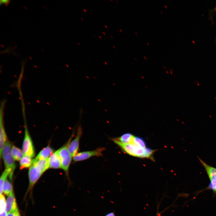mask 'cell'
Segmentation results:
<instances>
[{"label": "cell", "mask_w": 216, "mask_h": 216, "mask_svg": "<svg viewBox=\"0 0 216 216\" xmlns=\"http://www.w3.org/2000/svg\"><path fill=\"white\" fill-rule=\"evenodd\" d=\"M110 37H111V38H112L113 39V37H112V36L110 35Z\"/></svg>", "instance_id": "obj_35"}, {"label": "cell", "mask_w": 216, "mask_h": 216, "mask_svg": "<svg viewBox=\"0 0 216 216\" xmlns=\"http://www.w3.org/2000/svg\"><path fill=\"white\" fill-rule=\"evenodd\" d=\"M215 192H216V191Z\"/></svg>", "instance_id": "obj_42"}, {"label": "cell", "mask_w": 216, "mask_h": 216, "mask_svg": "<svg viewBox=\"0 0 216 216\" xmlns=\"http://www.w3.org/2000/svg\"><path fill=\"white\" fill-rule=\"evenodd\" d=\"M11 169H5L2 173L0 178V195L2 194L3 192V188L4 183L7 180V178L11 173Z\"/></svg>", "instance_id": "obj_17"}, {"label": "cell", "mask_w": 216, "mask_h": 216, "mask_svg": "<svg viewBox=\"0 0 216 216\" xmlns=\"http://www.w3.org/2000/svg\"><path fill=\"white\" fill-rule=\"evenodd\" d=\"M32 164L35 165L43 173L49 168V158L36 161H32Z\"/></svg>", "instance_id": "obj_13"}, {"label": "cell", "mask_w": 216, "mask_h": 216, "mask_svg": "<svg viewBox=\"0 0 216 216\" xmlns=\"http://www.w3.org/2000/svg\"></svg>", "instance_id": "obj_41"}, {"label": "cell", "mask_w": 216, "mask_h": 216, "mask_svg": "<svg viewBox=\"0 0 216 216\" xmlns=\"http://www.w3.org/2000/svg\"><path fill=\"white\" fill-rule=\"evenodd\" d=\"M43 173L35 165L32 164L29 168L28 173L30 188H31L33 187Z\"/></svg>", "instance_id": "obj_8"}, {"label": "cell", "mask_w": 216, "mask_h": 216, "mask_svg": "<svg viewBox=\"0 0 216 216\" xmlns=\"http://www.w3.org/2000/svg\"><path fill=\"white\" fill-rule=\"evenodd\" d=\"M80 19H81V20H82V21L83 20V19L81 17V18H80Z\"/></svg>", "instance_id": "obj_30"}, {"label": "cell", "mask_w": 216, "mask_h": 216, "mask_svg": "<svg viewBox=\"0 0 216 216\" xmlns=\"http://www.w3.org/2000/svg\"><path fill=\"white\" fill-rule=\"evenodd\" d=\"M12 146L11 142L7 140L5 143L2 151L1 157L4 162L5 169H10L11 172L9 175L10 178L11 180L15 169L16 165L11 154Z\"/></svg>", "instance_id": "obj_2"}, {"label": "cell", "mask_w": 216, "mask_h": 216, "mask_svg": "<svg viewBox=\"0 0 216 216\" xmlns=\"http://www.w3.org/2000/svg\"><path fill=\"white\" fill-rule=\"evenodd\" d=\"M0 213H1L6 210V201L3 195H0Z\"/></svg>", "instance_id": "obj_20"}, {"label": "cell", "mask_w": 216, "mask_h": 216, "mask_svg": "<svg viewBox=\"0 0 216 216\" xmlns=\"http://www.w3.org/2000/svg\"><path fill=\"white\" fill-rule=\"evenodd\" d=\"M134 136L132 134L127 133L119 137L113 138L122 143L128 144L133 143Z\"/></svg>", "instance_id": "obj_12"}, {"label": "cell", "mask_w": 216, "mask_h": 216, "mask_svg": "<svg viewBox=\"0 0 216 216\" xmlns=\"http://www.w3.org/2000/svg\"><path fill=\"white\" fill-rule=\"evenodd\" d=\"M99 37L101 39H102V37H101L100 36H99Z\"/></svg>", "instance_id": "obj_32"}, {"label": "cell", "mask_w": 216, "mask_h": 216, "mask_svg": "<svg viewBox=\"0 0 216 216\" xmlns=\"http://www.w3.org/2000/svg\"><path fill=\"white\" fill-rule=\"evenodd\" d=\"M199 159L206 170L210 181L216 178V169L208 165L200 159Z\"/></svg>", "instance_id": "obj_14"}, {"label": "cell", "mask_w": 216, "mask_h": 216, "mask_svg": "<svg viewBox=\"0 0 216 216\" xmlns=\"http://www.w3.org/2000/svg\"><path fill=\"white\" fill-rule=\"evenodd\" d=\"M0 216H7V213L6 210L0 213Z\"/></svg>", "instance_id": "obj_25"}, {"label": "cell", "mask_w": 216, "mask_h": 216, "mask_svg": "<svg viewBox=\"0 0 216 216\" xmlns=\"http://www.w3.org/2000/svg\"><path fill=\"white\" fill-rule=\"evenodd\" d=\"M11 154L15 160L20 161L24 156L22 150L14 146H12Z\"/></svg>", "instance_id": "obj_15"}, {"label": "cell", "mask_w": 216, "mask_h": 216, "mask_svg": "<svg viewBox=\"0 0 216 216\" xmlns=\"http://www.w3.org/2000/svg\"><path fill=\"white\" fill-rule=\"evenodd\" d=\"M113 47L114 49H116V47H115V46H113Z\"/></svg>", "instance_id": "obj_31"}, {"label": "cell", "mask_w": 216, "mask_h": 216, "mask_svg": "<svg viewBox=\"0 0 216 216\" xmlns=\"http://www.w3.org/2000/svg\"><path fill=\"white\" fill-rule=\"evenodd\" d=\"M53 150L52 148L48 146L40 151L35 159H33L32 161L47 159L53 153Z\"/></svg>", "instance_id": "obj_11"}, {"label": "cell", "mask_w": 216, "mask_h": 216, "mask_svg": "<svg viewBox=\"0 0 216 216\" xmlns=\"http://www.w3.org/2000/svg\"><path fill=\"white\" fill-rule=\"evenodd\" d=\"M49 168H61V162L58 150L54 152L49 158Z\"/></svg>", "instance_id": "obj_9"}, {"label": "cell", "mask_w": 216, "mask_h": 216, "mask_svg": "<svg viewBox=\"0 0 216 216\" xmlns=\"http://www.w3.org/2000/svg\"><path fill=\"white\" fill-rule=\"evenodd\" d=\"M12 190V186L11 183L7 179L4 183L2 192L5 195L8 196L13 192Z\"/></svg>", "instance_id": "obj_18"}, {"label": "cell", "mask_w": 216, "mask_h": 216, "mask_svg": "<svg viewBox=\"0 0 216 216\" xmlns=\"http://www.w3.org/2000/svg\"><path fill=\"white\" fill-rule=\"evenodd\" d=\"M104 216H116V215L114 212H112L107 213Z\"/></svg>", "instance_id": "obj_24"}, {"label": "cell", "mask_w": 216, "mask_h": 216, "mask_svg": "<svg viewBox=\"0 0 216 216\" xmlns=\"http://www.w3.org/2000/svg\"><path fill=\"white\" fill-rule=\"evenodd\" d=\"M83 10L85 12H86V9H84Z\"/></svg>", "instance_id": "obj_27"}, {"label": "cell", "mask_w": 216, "mask_h": 216, "mask_svg": "<svg viewBox=\"0 0 216 216\" xmlns=\"http://www.w3.org/2000/svg\"><path fill=\"white\" fill-rule=\"evenodd\" d=\"M133 143L142 148H145L146 147L145 141L140 137L134 136Z\"/></svg>", "instance_id": "obj_19"}, {"label": "cell", "mask_w": 216, "mask_h": 216, "mask_svg": "<svg viewBox=\"0 0 216 216\" xmlns=\"http://www.w3.org/2000/svg\"><path fill=\"white\" fill-rule=\"evenodd\" d=\"M111 1H113V0H111Z\"/></svg>", "instance_id": "obj_40"}, {"label": "cell", "mask_w": 216, "mask_h": 216, "mask_svg": "<svg viewBox=\"0 0 216 216\" xmlns=\"http://www.w3.org/2000/svg\"><path fill=\"white\" fill-rule=\"evenodd\" d=\"M165 8H167V6H166V5H165Z\"/></svg>", "instance_id": "obj_34"}, {"label": "cell", "mask_w": 216, "mask_h": 216, "mask_svg": "<svg viewBox=\"0 0 216 216\" xmlns=\"http://www.w3.org/2000/svg\"><path fill=\"white\" fill-rule=\"evenodd\" d=\"M209 187L215 192L216 191V178L210 181Z\"/></svg>", "instance_id": "obj_21"}, {"label": "cell", "mask_w": 216, "mask_h": 216, "mask_svg": "<svg viewBox=\"0 0 216 216\" xmlns=\"http://www.w3.org/2000/svg\"><path fill=\"white\" fill-rule=\"evenodd\" d=\"M77 44H78L79 45H80V43H79V42H77Z\"/></svg>", "instance_id": "obj_33"}, {"label": "cell", "mask_w": 216, "mask_h": 216, "mask_svg": "<svg viewBox=\"0 0 216 216\" xmlns=\"http://www.w3.org/2000/svg\"><path fill=\"white\" fill-rule=\"evenodd\" d=\"M18 209L13 192L8 196L6 200V210L7 213L13 212Z\"/></svg>", "instance_id": "obj_10"}, {"label": "cell", "mask_w": 216, "mask_h": 216, "mask_svg": "<svg viewBox=\"0 0 216 216\" xmlns=\"http://www.w3.org/2000/svg\"><path fill=\"white\" fill-rule=\"evenodd\" d=\"M105 149L104 147H100L92 150L78 152L73 158V159L74 162H78L85 160L92 157L101 156L103 155V152Z\"/></svg>", "instance_id": "obj_5"}, {"label": "cell", "mask_w": 216, "mask_h": 216, "mask_svg": "<svg viewBox=\"0 0 216 216\" xmlns=\"http://www.w3.org/2000/svg\"><path fill=\"white\" fill-rule=\"evenodd\" d=\"M147 44L148 45H149V44L148 43H147Z\"/></svg>", "instance_id": "obj_37"}, {"label": "cell", "mask_w": 216, "mask_h": 216, "mask_svg": "<svg viewBox=\"0 0 216 216\" xmlns=\"http://www.w3.org/2000/svg\"><path fill=\"white\" fill-rule=\"evenodd\" d=\"M5 100H2L1 104L0 116V158H1L2 153L3 147L7 141V136L3 122L4 110L5 104Z\"/></svg>", "instance_id": "obj_6"}, {"label": "cell", "mask_w": 216, "mask_h": 216, "mask_svg": "<svg viewBox=\"0 0 216 216\" xmlns=\"http://www.w3.org/2000/svg\"><path fill=\"white\" fill-rule=\"evenodd\" d=\"M103 34L104 35H106V34H105V33L104 32H103Z\"/></svg>", "instance_id": "obj_28"}, {"label": "cell", "mask_w": 216, "mask_h": 216, "mask_svg": "<svg viewBox=\"0 0 216 216\" xmlns=\"http://www.w3.org/2000/svg\"><path fill=\"white\" fill-rule=\"evenodd\" d=\"M160 13L162 14H163V13H162V12L161 11H160Z\"/></svg>", "instance_id": "obj_39"}, {"label": "cell", "mask_w": 216, "mask_h": 216, "mask_svg": "<svg viewBox=\"0 0 216 216\" xmlns=\"http://www.w3.org/2000/svg\"><path fill=\"white\" fill-rule=\"evenodd\" d=\"M7 216H21L18 208L16 210L7 213Z\"/></svg>", "instance_id": "obj_22"}, {"label": "cell", "mask_w": 216, "mask_h": 216, "mask_svg": "<svg viewBox=\"0 0 216 216\" xmlns=\"http://www.w3.org/2000/svg\"><path fill=\"white\" fill-rule=\"evenodd\" d=\"M135 33L136 35H137V33H136V32H135Z\"/></svg>", "instance_id": "obj_38"}, {"label": "cell", "mask_w": 216, "mask_h": 216, "mask_svg": "<svg viewBox=\"0 0 216 216\" xmlns=\"http://www.w3.org/2000/svg\"><path fill=\"white\" fill-rule=\"evenodd\" d=\"M119 30L121 32H122V30L121 29H119Z\"/></svg>", "instance_id": "obj_29"}, {"label": "cell", "mask_w": 216, "mask_h": 216, "mask_svg": "<svg viewBox=\"0 0 216 216\" xmlns=\"http://www.w3.org/2000/svg\"><path fill=\"white\" fill-rule=\"evenodd\" d=\"M111 140L127 154L131 156L143 158L145 148H142L133 143L124 144L113 138Z\"/></svg>", "instance_id": "obj_3"}, {"label": "cell", "mask_w": 216, "mask_h": 216, "mask_svg": "<svg viewBox=\"0 0 216 216\" xmlns=\"http://www.w3.org/2000/svg\"><path fill=\"white\" fill-rule=\"evenodd\" d=\"M10 1L9 0H1L0 1V4H4L7 6L10 4Z\"/></svg>", "instance_id": "obj_23"}, {"label": "cell", "mask_w": 216, "mask_h": 216, "mask_svg": "<svg viewBox=\"0 0 216 216\" xmlns=\"http://www.w3.org/2000/svg\"><path fill=\"white\" fill-rule=\"evenodd\" d=\"M73 135L74 134H73L65 145L58 149L61 160V168L65 172L70 183L71 182L69 177L68 171L73 157L69 151L68 146L72 139Z\"/></svg>", "instance_id": "obj_1"}, {"label": "cell", "mask_w": 216, "mask_h": 216, "mask_svg": "<svg viewBox=\"0 0 216 216\" xmlns=\"http://www.w3.org/2000/svg\"><path fill=\"white\" fill-rule=\"evenodd\" d=\"M116 1L117 2V3L118 4V2H117V1Z\"/></svg>", "instance_id": "obj_36"}, {"label": "cell", "mask_w": 216, "mask_h": 216, "mask_svg": "<svg viewBox=\"0 0 216 216\" xmlns=\"http://www.w3.org/2000/svg\"><path fill=\"white\" fill-rule=\"evenodd\" d=\"M25 128L24 138L22 143V151L24 155L33 158L35 151L33 142L26 125Z\"/></svg>", "instance_id": "obj_4"}, {"label": "cell", "mask_w": 216, "mask_h": 216, "mask_svg": "<svg viewBox=\"0 0 216 216\" xmlns=\"http://www.w3.org/2000/svg\"><path fill=\"white\" fill-rule=\"evenodd\" d=\"M104 26L106 28H107L108 27L106 25H104Z\"/></svg>", "instance_id": "obj_26"}, {"label": "cell", "mask_w": 216, "mask_h": 216, "mask_svg": "<svg viewBox=\"0 0 216 216\" xmlns=\"http://www.w3.org/2000/svg\"><path fill=\"white\" fill-rule=\"evenodd\" d=\"M82 134V129L80 125L78 128L76 136L68 146V150L71 156L73 158L78 153L80 146V140Z\"/></svg>", "instance_id": "obj_7"}, {"label": "cell", "mask_w": 216, "mask_h": 216, "mask_svg": "<svg viewBox=\"0 0 216 216\" xmlns=\"http://www.w3.org/2000/svg\"><path fill=\"white\" fill-rule=\"evenodd\" d=\"M32 158L30 157L24 155L20 161V169L30 167L32 163L33 160H32Z\"/></svg>", "instance_id": "obj_16"}]
</instances>
